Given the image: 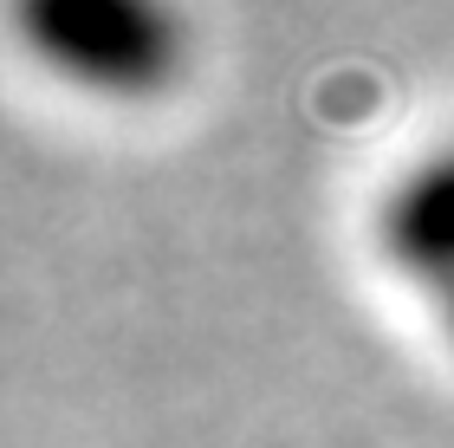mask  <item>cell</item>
Masks as SVG:
<instances>
[{
	"label": "cell",
	"instance_id": "1",
	"mask_svg": "<svg viewBox=\"0 0 454 448\" xmlns=\"http://www.w3.org/2000/svg\"><path fill=\"white\" fill-rule=\"evenodd\" d=\"M27 52L98 105H150L189 78L195 20L182 0H13Z\"/></svg>",
	"mask_w": 454,
	"mask_h": 448
},
{
	"label": "cell",
	"instance_id": "2",
	"mask_svg": "<svg viewBox=\"0 0 454 448\" xmlns=\"http://www.w3.org/2000/svg\"><path fill=\"white\" fill-rule=\"evenodd\" d=\"M377 254L409 293L428 299V312L454 299V137L422 150L377 201Z\"/></svg>",
	"mask_w": 454,
	"mask_h": 448
},
{
	"label": "cell",
	"instance_id": "3",
	"mask_svg": "<svg viewBox=\"0 0 454 448\" xmlns=\"http://www.w3.org/2000/svg\"><path fill=\"white\" fill-rule=\"evenodd\" d=\"M435 332H442V344L454 351V299H448V305H435Z\"/></svg>",
	"mask_w": 454,
	"mask_h": 448
}]
</instances>
